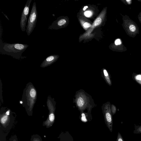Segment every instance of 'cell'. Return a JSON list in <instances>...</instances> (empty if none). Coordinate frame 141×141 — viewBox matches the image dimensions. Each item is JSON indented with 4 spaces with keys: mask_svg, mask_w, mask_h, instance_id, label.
<instances>
[{
    "mask_svg": "<svg viewBox=\"0 0 141 141\" xmlns=\"http://www.w3.org/2000/svg\"><path fill=\"white\" fill-rule=\"evenodd\" d=\"M29 45L15 43H3L0 41V52L4 54L10 55L15 58H19Z\"/></svg>",
    "mask_w": 141,
    "mask_h": 141,
    "instance_id": "cell-1",
    "label": "cell"
},
{
    "mask_svg": "<svg viewBox=\"0 0 141 141\" xmlns=\"http://www.w3.org/2000/svg\"><path fill=\"white\" fill-rule=\"evenodd\" d=\"M38 18L36 3L34 1L28 18L27 24L26 26V32L28 36L31 34L36 26Z\"/></svg>",
    "mask_w": 141,
    "mask_h": 141,
    "instance_id": "cell-2",
    "label": "cell"
},
{
    "mask_svg": "<svg viewBox=\"0 0 141 141\" xmlns=\"http://www.w3.org/2000/svg\"><path fill=\"white\" fill-rule=\"evenodd\" d=\"M32 1V0H28L22 13L20 26L22 31H26V23L29 12L30 5Z\"/></svg>",
    "mask_w": 141,
    "mask_h": 141,
    "instance_id": "cell-3",
    "label": "cell"
},
{
    "mask_svg": "<svg viewBox=\"0 0 141 141\" xmlns=\"http://www.w3.org/2000/svg\"><path fill=\"white\" fill-rule=\"evenodd\" d=\"M105 123L110 132L113 130V120L110 108L105 107L103 110Z\"/></svg>",
    "mask_w": 141,
    "mask_h": 141,
    "instance_id": "cell-4",
    "label": "cell"
},
{
    "mask_svg": "<svg viewBox=\"0 0 141 141\" xmlns=\"http://www.w3.org/2000/svg\"><path fill=\"white\" fill-rule=\"evenodd\" d=\"M58 57V55H52L46 58L43 63V66H46L53 63L57 59Z\"/></svg>",
    "mask_w": 141,
    "mask_h": 141,
    "instance_id": "cell-5",
    "label": "cell"
},
{
    "mask_svg": "<svg viewBox=\"0 0 141 141\" xmlns=\"http://www.w3.org/2000/svg\"><path fill=\"white\" fill-rule=\"evenodd\" d=\"M55 116L54 114L51 113L50 114L48 119L46 121L44 122L43 125L46 126L47 128L52 126L54 122Z\"/></svg>",
    "mask_w": 141,
    "mask_h": 141,
    "instance_id": "cell-6",
    "label": "cell"
},
{
    "mask_svg": "<svg viewBox=\"0 0 141 141\" xmlns=\"http://www.w3.org/2000/svg\"><path fill=\"white\" fill-rule=\"evenodd\" d=\"M8 116L4 115L1 117V122L3 125H6L8 123Z\"/></svg>",
    "mask_w": 141,
    "mask_h": 141,
    "instance_id": "cell-7",
    "label": "cell"
},
{
    "mask_svg": "<svg viewBox=\"0 0 141 141\" xmlns=\"http://www.w3.org/2000/svg\"><path fill=\"white\" fill-rule=\"evenodd\" d=\"M133 133L135 134H141V125H135Z\"/></svg>",
    "mask_w": 141,
    "mask_h": 141,
    "instance_id": "cell-8",
    "label": "cell"
},
{
    "mask_svg": "<svg viewBox=\"0 0 141 141\" xmlns=\"http://www.w3.org/2000/svg\"><path fill=\"white\" fill-rule=\"evenodd\" d=\"M103 72L104 75L106 79L107 82H108V83L110 84H111L110 77H109L108 74V73H107V70H106L104 69L103 70Z\"/></svg>",
    "mask_w": 141,
    "mask_h": 141,
    "instance_id": "cell-9",
    "label": "cell"
},
{
    "mask_svg": "<svg viewBox=\"0 0 141 141\" xmlns=\"http://www.w3.org/2000/svg\"><path fill=\"white\" fill-rule=\"evenodd\" d=\"M30 95L32 97H35L36 95V90L34 89H31L30 92Z\"/></svg>",
    "mask_w": 141,
    "mask_h": 141,
    "instance_id": "cell-10",
    "label": "cell"
},
{
    "mask_svg": "<svg viewBox=\"0 0 141 141\" xmlns=\"http://www.w3.org/2000/svg\"><path fill=\"white\" fill-rule=\"evenodd\" d=\"M129 29L132 32H134L136 31V27L135 25L133 24L130 25L129 27Z\"/></svg>",
    "mask_w": 141,
    "mask_h": 141,
    "instance_id": "cell-11",
    "label": "cell"
},
{
    "mask_svg": "<svg viewBox=\"0 0 141 141\" xmlns=\"http://www.w3.org/2000/svg\"><path fill=\"white\" fill-rule=\"evenodd\" d=\"M116 141H125L119 132H118Z\"/></svg>",
    "mask_w": 141,
    "mask_h": 141,
    "instance_id": "cell-12",
    "label": "cell"
},
{
    "mask_svg": "<svg viewBox=\"0 0 141 141\" xmlns=\"http://www.w3.org/2000/svg\"><path fill=\"white\" fill-rule=\"evenodd\" d=\"M81 120L82 122H86L88 121V120H87L86 116L84 114H82Z\"/></svg>",
    "mask_w": 141,
    "mask_h": 141,
    "instance_id": "cell-13",
    "label": "cell"
},
{
    "mask_svg": "<svg viewBox=\"0 0 141 141\" xmlns=\"http://www.w3.org/2000/svg\"><path fill=\"white\" fill-rule=\"evenodd\" d=\"M84 14L85 16L89 17L92 16V13L90 11H87L84 13Z\"/></svg>",
    "mask_w": 141,
    "mask_h": 141,
    "instance_id": "cell-14",
    "label": "cell"
},
{
    "mask_svg": "<svg viewBox=\"0 0 141 141\" xmlns=\"http://www.w3.org/2000/svg\"><path fill=\"white\" fill-rule=\"evenodd\" d=\"M84 27L85 28H88L91 26V25L90 23L88 22L85 23L83 25Z\"/></svg>",
    "mask_w": 141,
    "mask_h": 141,
    "instance_id": "cell-15",
    "label": "cell"
},
{
    "mask_svg": "<svg viewBox=\"0 0 141 141\" xmlns=\"http://www.w3.org/2000/svg\"><path fill=\"white\" fill-rule=\"evenodd\" d=\"M121 42L120 39H117L115 40V44L116 45H118L121 44Z\"/></svg>",
    "mask_w": 141,
    "mask_h": 141,
    "instance_id": "cell-16",
    "label": "cell"
},
{
    "mask_svg": "<svg viewBox=\"0 0 141 141\" xmlns=\"http://www.w3.org/2000/svg\"><path fill=\"white\" fill-rule=\"evenodd\" d=\"M112 114L114 115L116 111V109L115 107L114 106H112Z\"/></svg>",
    "mask_w": 141,
    "mask_h": 141,
    "instance_id": "cell-17",
    "label": "cell"
},
{
    "mask_svg": "<svg viewBox=\"0 0 141 141\" xmlns=\"http://www.w3.org/2000/svg\"><path fill=\"white\" fill-rule=\"evenodd\" d=\"M136 79H137L139 80H141V75H139L137 76Z\"/></svg>",
    "mask_w": 141,
    "mask_h": 141,
    "instance_id": "cell-18",
    "label": "cell"
},
{
    "mask_svg": "<svg viewBox=\"0 0 141 141\" xmlns=\"http://www.w3.org/2000/svg\"><path fill=\"white\" fill-rule=\"evenodd\" d=\"M33 141H41L39 139L35 138Z\"/></svg>",
    "mask_w": 141,
    "mask_h": 141,
    "instance_id": "cell-19",
    "label": "cell"
},
{
    "mask_svg": "<svg viewBox=\"0 0 141 141\" xmlns=\"http://www.w3.org/2000/svg\"><path fill=\"white\" fill-rule=\"evenodd\" d=\"M126 1L127 2L128 4H130L132 2L131 0H126Z\"/></svg>",
    "mask_w": 141,
    "mask_h": 141,
    "instance_id": "cell-20",
    "label": "cell"
},
{
    "mask_svg": "<svg viewBox=\"0 0 141 141\" xmlns=\"http://www.w3.org/2000/svg\"><path fill=\"white\" fill-rule=\"evenodd\" d=\"M2 12V13H3V14H4V16H5V17H6V18H7V19H8V20H9V18H8V16H7L6 15V14H4V13H3V12Z\"/></svg>",
    "mask_w": 141,
    "mask_h": 141,
    "instance_id": "cell-21",
    "label": "cell"
},
{
    "mask_svg": "<svg viewBox=\"0 0 141 141\" xmlns=\"http://www.w3.org/2000/svg\"><path fill=\"white\" fill-rule=\"evenodd\" d=\"M88 8V6H86L84 7V8H83V10L85 11V10L87 8Z\"/></svg>",
    "mask_w": 141,
    "mask_h": 141,
    "instance_id": "cell-22",
    "label": "cell"
},
{
    "mask_svg": "<svg viewBox=\"0 0 141 141\" xmlns=\"http://www.w3.org/2000/svg\"><path fill=\"white\" fill-rule=\"evenodd\" d=\"M6 114H7V115H9V111H8L7 112Z\"/></svg>",
    "mask_w": 141,
    "mask_h": 141,
    "instance_id": "cell-23",
    "label": "cell"
},
{
    "mask_svg": "<svg viewBox=\"0 0 141 141\" xmlns=\"http://www.w3.org/2000/svg\"><path fill=\"white\" fill-rule=\"evenodd\" d=\"M16 141V140H14V141Z\"/></svg>",
    "mask_w": 141,
    "mask_h": 141,
    "instance_id": "cell-24",
    "label": "cell"
},
{
    "mask_svg": "<svg viewBox=\"0 0 141 141\" xmlns=\"http://www.w3.org/2000/svg\"><path fill=\"white\" fill-rule=\"evenodd\" d=\"M21 102V103H22V102Z\"/></svg>",
    "mask_w": 141,
    "mask_h": 141,
    "instance_id": "cell-25",
    "label": "cell"
},
{
    "mask_svg": "<svg viewBox=\"0 0 141 141\" xmlns=\"http://www.w3.org/2000/svg\"></svg>",
    "mask_w": 141,
    "mask_h": 141,
    "instance_id": "cell-26",
    "label": "cell"
}]
</instances>
